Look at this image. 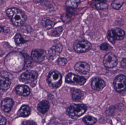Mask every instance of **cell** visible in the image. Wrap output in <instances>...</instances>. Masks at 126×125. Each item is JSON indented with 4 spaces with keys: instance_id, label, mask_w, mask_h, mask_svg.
Returning <instances> with one entry per match:
<instances>
[{
    "instance_id": "1",
    "label": "cell",
    "mask_w": 126,
    "mask_h": 125,
    "mask_svg": "<svg viewBox=\"0 0 126 125\" xmlns=\"http://www.w3.org/2000/svg\"><path fill=\"white\" fill-rule=\"evenodd\" d=\"M6 13L12 23L17 26L23 25L26 21V15L19 9L9 8L6 10Z\"/></svg>"
},
{
    "instance_id": "2",
    "label": "cell",
    "mask_w": 126,
    "mask_h": 125,
    "mask_svg": "<svg viewBox=\"0 0 126 125\" xmlns=\"http://www.w3.org/2000/svg\"><path fill=\"white\" fill-rule=\"evenodd\" d=\"M87 107L83 104H72L66 111V114L70 118L77 119L83 115L87 111Z\"/></svg>"
},
{
    "instance_id": "3",
    "label": "cell",
    "mask_w": 126,
    "mask_h": 125,
    "mask_svg": "<svg viewBox=\"0 0 126 125\" xmlns=\"http://www.w3.org/2000/svg\"><path fill=\"white\" fill-rule=\"evenodd\" d=\"M47 82L52 87L58 88L62 84V75L58 71H52L49 74Z\"/></svg>"
},
{
    "instance_id": "4",
    "label": "cell",
    "mask_w": 126,
    "mask_h": 125,
    "mask_svg": "<svg viewBox=\"0 0 126 125\" xmlns=\"http://www.w3.org/2000/svg\"><path fill=\"white\" fill-rule=\"evenodd\" d=\"M114 86L117 92L122 93L126 90V77L123 75L117 76L114 81Z\"/></svg>"
},
{
    "instance_id": "5",
    "label": "cell",
    "mask_w": 126,
    "mask_h": 125,
    "mask_svg": "<svg viewBox=\"0 0 126 125\" xmlns=\"http://www.w3.org/2000/svg\"><path fill=\"white\" fill-rule=\"evenodd\" d=\"M92 47L90 42L86 40H78L73 45V48L78 53H86L89 51Z\"/></svg>"
},
{
    "instance_id": "6",
    "label": "cell",
    "mask_w": 126,
    "mask_h": 125,
    "mask_svg": "<svg viewBox=\"0 0 126 125\" xmlns=\"http://www.w3.org/2000/svg\"><path fill=\"white\" fill-rule=\"evenodd\" d=\"M38 77V74L34 70H28L22 73L19 79L20 81L25 83H31L36 80Z\"/></svg>"
},
{
    "instance_id": "7",
    "label": "cell",
    "mask_w": 126,
    "mask_h": 125,
    "mask_svg": "<svg viewBox=\"0 0 126 125\" xmlns=\"http://www.w3.org/2000/svg\"><path fill=\"white\" fill-rule=\"evenodd\" d=\"M66 82L67 83L77 85H83L86 83V79L82 76H79L73 73L67 74L65 78Z\"/></svg>"
},
{
    "instance_id": "8",
    "label": "cell",
    "mask_w": 126,
    "mask_h": 125,
    "mask_svg": "<svg viewBox=\"0 0 126 125\" xmlns=\"http://www.w3.org/2000/svg\"><path fill=\"white\" fill-rule=\"evenodd\" d=\"M118 59L114 54L108 53L104 58L103 63L106 67L109 68H113L117 66Z\"/></svg>"
},
{
    "instance_id": "9",
    "label": "cell",
    "mask_w": 126,
    "mask_h": 125,
    "mask_svg": "<svg viewBox=\"0 0 126 125\" xmlns=\"http://www.w3.org/2000/svg\"><path fill=\"white\" fill-rule=\"evenodd\" d=\"M46 56V52L44 50L37 49L32 51L31 57L33 61L37 63H40L44 61Z\"/></svg>"
},
{
    "instance_id": "10",
    "label": "cell",
    "mask_w": 126,
    "mask_h": 125,
    "mask_svg": "<svg viewBox=\"0 0 126 125\" xmlns=\"http://www.w3.org/2000/svg\"><path fill=\"white\" fill-rule=\"evenodd\" d=\"M63 45L61 44H57L52 46L48 51V57L53 59L60 55L63 50Z\"/></svg>"
},
{
    "instance_id": "11",
    "label": "cell",
    "mask_w": 126,
    "mask_h": 125,
    "mask_svg": "<svg viewBox=\"0 0 126 125\" xmlns=\"http://www.w3.org/2000/svg\"><path fill=\"white\" fill-rule=\"evenodd\" d=\"M75 69L80 74L86 75L90 70V67L87 63L84 62H77L74 67Z\"/></svg>"
},
{
    "instance_id": "12",
    "label": "cell",
    "mask_w": 126,
    "mask_h": 125,
    "mask_svg": "<svg viewBox=\"0 0 126 125\" xmlns=\"http://www.w3.org/2000/svg\"><path fill=\"white\" fill-rule=\"evenodd\" d=\"M106 86V83L104 81L99 78H94L92 81L91 83L92 89L97 91L102 90Z\"/></svg>"
},
{
    "instance_id": "13",
    "label": "cell",
    "mask_w": 126,
    "mask_h": 125,
    "mask_svg": "<svg viewBox=\"0 0 126 125\" xmlns=\"http://www.w3.org/2000/svg\"><path fill=\"white\" fill-rule=\"evenodd\" d=\"M14 104L13 100L11 98H5L1 103V109L6 112H9L11 111Z\"/></svg>"
},
{
    "instance_id": "14",
    "label": "cell",
    "mask_w": 126,
    "mask_h": 125,
    "mask_svg": "<svg viewBox=\"0 0 126 125\" xmlns=\"http://www.w3.org/2000/svg\"><path fill=\"white\" fill-rule=\"evenodd\" d=\"M17 94L21 96H27L30 93V89L25 85H18L15 89Z\"/></svg>"
},
{
    "instance_id": "15",
    "label": "cell",
    "mask_w": 126,
    "mask_h": 125,
    "mask_svg": "<svg viewBox=\"0 0 126 125\" xmlns=\"http://www.w3.org/2000/svg\"><path fill=\"white\" fill-rule=\"evenodd\" d=\"M11 81L8 77L1 75L0 79V89L3 91H6L10 87Z\"/></svg>"
},
{
    "instance_id": "16",
    "label": "cell",
    "mask_w": 126,
    "mask_h": 125,
    "mask_svg": "<svg viewBox=\"0 0 126 125\" xmlns=\"http://www.w3.org/2000/svg\"><path fill=\"white\" fill-rule=\"evenodd\" d=\"M50 107V104L47 101L44 100L39 103L37 106L38 111L42 114H45L48 112Z\"/></svg>"
},
{
    "instance_id": "17",
    "label": "cell",
    "mask_w": 126,
    "mask_h": 125,
    "mask_svg": "<svg viewBox=\"0 0 126 125\" xmlns=\"http://www.w3.org/2000/svg\"><path fill=\"white\" fill-rule=\"evenodd\" d=\"M72 98L75 101H80L84 97L83 92L80 90L76 89H71Z\"/></svg>"
},
{
    "instance_id": "18",
    "label": "cell",
    "mask_w": 126,
    "mask_h": 125,
    "mask_svg": "<svg viewBox=\"0 0 126 125\" xmlns=\"http://www.w3.org/2000/svg\"><path fill=\"white\" fill-rule=\"evenodd\" d=\"M31 113V109L26 105H23L20 108L17 113L18 116L26 117L29 116Z\"/></svg>"
},
{
    "instance_id": "19",
    "label": "cell",
    "mask_w": 126,
    "mask_h": 125,
    "mask_svg": "<svg viewBox=\"0 0 126 125\" xmlns=\"http://www.w3.org/2000/svg\"><path fill=\"white\" fill-rule=\"evenodd\" d=\"M41 25L47 29H49L54 27L55 23L52 21L49 18H44L41 21Z\"/></svg>"
},
{
    "instance_id": "20",
    "label": "cell",
    "mask_w": 126,
    "mask_h": 125,
    "mask_svg": "<svg viewBox=\"0 0 126 125\" xmlns=\"http://www.w3.org/2000/svg\"><path fill=\"white\" fill-rule=\"evenodd\" d=\"M117 40L123 39L126 36V33L124 30L120 28H117L114 29Z\"/></svg>"
},
{
    "instance_id": "21",
    "label": "cell",
    "mask_w": 126,
    "mask_h": 125,
    "mask_svg": "<svg viewBox=\"0 0 126 125\" xmlns=\"http://www.w3.org/2000/svg\"><path fill=\"white\" fill-rule=\"evenodd\" d=\"M126 2V0H114L112 2V7L114 9L118 10Z\"/></svg>"
},
{
    "instance_id": "22",
    "label": "cell",
    "mask_w": 126,
    "mask_h": 125,
    "mask_svg": "<svg viewBox=\"0 0 126 125\" xmlns=\"http://www.w3.org/2000/svg\"><path fill=\"white\" fill-rule=\"evenodd\" d=\"M107 37L109 41L112 44H114L117 40L114 29L109 30L107 32Z\"/></svg>"
},
{
    "instance_id": "23",
    "label": "cell",
    "mask_w": 126,
    "mask_h": 125,
    "mask_svg": "<svg viewBox=\"0 0 126 125\" xmlns=\"http://www.w3.org/2000/svg\"><path fill=\"white\" fill-rule=\"evenodd\" d=\"M63 31V27L61 26L57 27L53 29L52 31H51L49 33V34L51 35L52 36L59 37L60 36Z\"/></svg>"
},
{
    "instance_id": "24",
    "label": "cell",
    "mask_w": 126,
    "mask_h": 125,
    "mask_svg": "<svg viewBox=\"0 0 126 125\" xmlns=\"http://www.w3.org/2000/svg\"><path fill=\"white\" fill-rule=\"evenodd\" d=\"M80 0H67L66 2L67 7L72 9H76L78 7Z\"/></svg>"
},
{
    "instance_id": "25",
    "label": "cell",
    "mask_w": 126,
    "mask_h": 125,
    "mask_svg": "<svg viewBox=\"0 0 126 125\" xmlns=\"http://www.w3.org/2000/svg\"><path fill=\"white\" fill-rule=\"evenodd\" d=\"M83 121L86 125H93L97 122V120L92 116H87L84 117Z\"/></svg>"
},
{
    "instance_id": "26",
    "label": "cell",
    "mask_w": 126,
    "mask_h": 125,
    "mask_svg": "<svg viewBox=\"0 0 126 125\" xmlns=\"http://www.w3.org/2000/svg\"><path fill=\"white\" fill-rule=\"evenodd\" d=\"M15 40L16 43L18 45L24 44L26 42V41L24 39L20 34H16L15 37Z\"/></svg>"
},
{
    "instance_id": "27",
    "label": "cell",
    "mask_w": 126,
    "mask_h": 125,
    "mask_svg": "<svg viewBox=\"0 0 126 125\" xmlns=\"http://www.w3.org/2000/svg\"><path fill=\"white\" fill-rule=\"evenodd\" d=\"M95 7L97 9L102 10L108 9L109 8V5L106 2H100L95 4Z\"/></svg>"
},
{
    "instance_id": "28",
    "label": "cell",
    "mask_w": 126,
    "mask_h": 125,
    "mask_svg": "<svg viewBox=\"0 0 126 125\" xmlns=\"http://www.w3.org/2000/svg\"><path fill=\"white\" fill-rule=\"evenodd\" d=\"M61 19L64 23H68L71 20V17L68 14H63L61 15Z\"/></svg>"
},
{
    "instance_id": "29",
    "label": "cell",
    "mask_w": 126,
    "mask_h": 125,
    "mask_svg": "<svg viewBox=\"0 0 126 125\" xmlns=\"http://www.w3.org/2000/svg\"><path fill=\"white\" fill-rule=\"evenodd\" d=\"M58 63L61 66H64L66 64L67 60L66 58H61L58 60Z\"/></svg>"
},
{
    "instance_id": "30",
    "label": "cell",
    "mask_w": 126,
    "mask_h": 125,
    "mask_svg": "<svg viewBox=\"0 0 126 125\" xmlns=\"http://www.w3.org/2000/svg\"><path fill=\"white\" fill-rule=\"evenodd\" d=\"M109 45L106 43H103L100 46L101 50L103 51L107 50L109 49Z\"/></svg>"
},
{
    "instance_id": "31",
    "label": "cell",
    "mask_w": 126,
    "mask_h": 125,
    "mask_svg": "<svg viewBox=\"0 0 126 125\" xmlns=\"http://www.w3.org/2000/svg\"><path fill=\"white\" fill-rule=\"evenodd\" d=\"M6 123V119L4 117L0 115V125H5Z\"/></svg>"
},
{
    "instance_id": "32",
    "label": "cell",
    "mask_w": 126,
    "mask_h": 125,
    "mask_svg": "<svg viewBox=\"0 0 126 125\" xmlns=\"http://www.w3.org/2000/svg\"><path fill=\"white\" fill-rule=\"evenodd\" d=\"M121 66L122 67L125 68L126 67V58H124L121 61Z\"/></svg>"
},
{
    "instance_id": "33",
    "label": "cell",
    "mask_w": 126,
    "mask_h": 125,
    "mask_svg": "<svg viewBox=\"0 0 126 125\" xmlns=\"http://www.w3.org/2000/svg\"><path fill=\"white\" fill-rule=\"evenodd\" d=\"M93 0L94 1H99V2H106V1H107V0Z\"/></svg>"
},
{
    "instance_id": "34",
    "label": "cell",
    "mask_w": 126,
    "mask_h": 125,
    "mask_svg": "<svg viewBox=\"0 0 126 125\" xmlns=\"http://www.w3.org/2000/svg\"><path fill=\"white\" fill-rule=\"evenodd\" d=\"M4 52L3 51L0 50V57L2 56H3V55L4 54Z\"/></svg>"
},
{
    "instance_id": "35",
    "label": "cell",
    "mask_w": 126,
    "mask_h": 125,
    "mask_svg": "<svg viewBox=\"0 0 126 125\" xmlns=\"http://www.w3.org/2000/svg\"><path fill=\"white\" fill-rule=\"evenodd\" d=\"M1 89H0V96H1V95L2 94V93H1Z\"/></svg>"
},
{
    "instance_id": "36",
    "label": "cell",
    "mask_w": 126,
    "mask_h": 125,
    "mask_svg": "<svg viewBox=\"0 0 126 125\" xmlns=\"http://www.w3.org/2000/svg\"><path fill=\"white\" fill-rule=\"evenodd\" d=\"M2 0H0V3H1L2 2Z\"/></svg>"
}]
</instances>
